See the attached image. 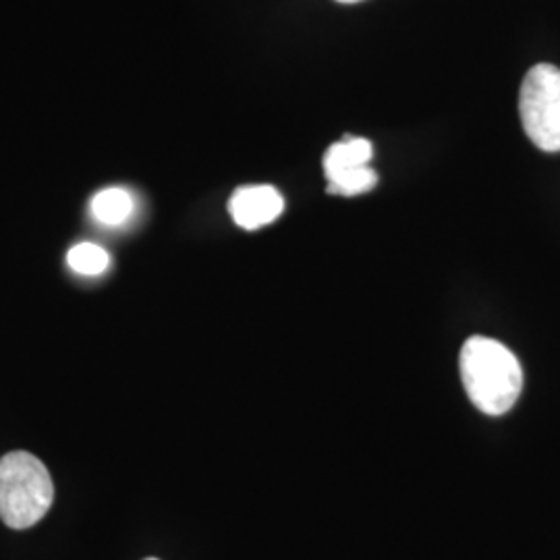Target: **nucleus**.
<instances>
[{
  "mask_svg": "<svg viewBox=\"0 0 560 560\" xmlns=\"http://www.w3.org/2000/svg\"><path fill=\"white\" fill-rule=\"evenodd\" d=\"M460 381L467 397L486 416H504L520 399L521 363L502 342L471 337L459 358Z\"/></svg>",
  "mask_w": 560,
  "mask_h": 560,
  "instance_id": "f257e3e1",
  "label": "nucleus"
},
{
  "mask_svg": "<svg viewBox=\"0 0 560 560\" xmlns=\"http://www.w3.org/2000/svg\"><path fill=\"white\" fill-rule=\"evenodd\" d=\"M55 486L38 457L13 451L0 459V520L11 529H27L48 513Z\"/></svg>",
  "mask_w": 560,
  "mask_h": 560,
  "instance_id": "f03ea898",
  "label": "nucleus"
},
{
  "mask_svg": "<svg viewBox=\"0 0 560 560\" xmlns=\"http://www.w3.org/2000/svg\"><path fill=\"white\" fill-rule=\"evenodd\" d=\"M520 115L527 138L541 152H560V69L540 62L527 71L520 92Z\"/></svg>",
  "mask_w": 560,
  "mask_h": 560,
  "instance_id": "7ed1b4c3",
  "label": "nucleus"
},
{
  "mask_svg": "<svg viewBox=\"0 0 560 560\" xmlns=\"http://www.w3.org/2000/svg\"><path fill=\"white\" fill-rule=\"evenodd\" d=\"M282 210L284 200L272 185H245L229 200L231 219L245 231H258L277 221Z\"/></svg>",
  "mask_w": 560,
  "mask_h": 560,
  "instance_id": "20e7f679",
  "label": "nucleus"
},
{
  "mask_svg": "<svg viewBox=\"0 0 560 560\" xmlns=\"http://www.w3.org/2000/svg\"><path fill=\"white\" fill-rule=\"evenodd\" d=\"M372 156H374V148L370 141L363 138H345L342 141L332 143L324 154V175L347 171V168L370 166Z\"/></svg>",
  "mask_w": 560,
  "mask_h": 560,
  "instance_id": "39448f33",
  "label": "nucleus"
},
{
  "mask_svg": "<svg viewBox=\"0 0 560 560\" xmlns=\"http://www.w3.org/2000/svg\"><path fill=\"white\" fill-rule=\"evenodd\" d=\"M90 208H92V214L96 221L106 226H119L122 222L129 221V217L133 214L136 201L127 189L108 187L92 198Z\"/></svg>",
  "mask_w": 560,
  "mask_h": 560,
  "instance_id": "423d86ee",
  "label": "nucleus"
},
{
  "mask_svg": "<svg viewBox=\"0 0 560 560\" xmlns=\"http://www.w3.org/2000/svg\"><path fill=\"white\" fill-rule=\"evenodd\" d=\"M326 180H328V194L353 198V196L372 191L378 183V175L372 166H360V168H347V171L330 173V175H326Z\"/></svg>",
  "mask_w": 560,
  "mask_h": 560,
  "instance_id": "0eeeda50",
  "label": "nucleus"
},
{
  "mask_svg": "<svg viewBox=\"0 0 560 560\" xmlns=\"http://www.w3.org/2000/svg\"><path fill=\"white\" fill-rule=\"evenodd\" d=\"M67 264L80 275L96 277L108 268L110 256H108L106 249H102L101 245H96V243H80V245H73L69 249Z\"/></svg>",
  "mask_w": 560,
  "mask_h": 560,
  "instance_id": "6e6552de",
  "label": "nucleus"
},
{
  "mask_svg": "<svg viewBox=\"0 0 560 560\" xmlns=\"http://www.w3.org/2000/svg\"><path fill=\"white\" fill-rule=\"evenodd\" d=\"M339 2H345V4H353V2H361V0H339Z\"/></svg>",
  "mask_w": 560,
  "mask_h": 560,
  "instance_id": "1a4fd4ad",
  "label": "nucleus"
},
{
  "mask_svg": "<svg viewBox=\"0 0 560 560\" xmlns=\"http://www.w3.org/2000/svg\"><path fill=\"white\" fill-rule=\"evenodd\" d=\"M145 560H159V559H145Z\"/></svg>",
  "mask_w": 560,
  "mask_h": 560,
  "instance_id": "9d476101",
  "label": "nucleus"
}]
</instances>
